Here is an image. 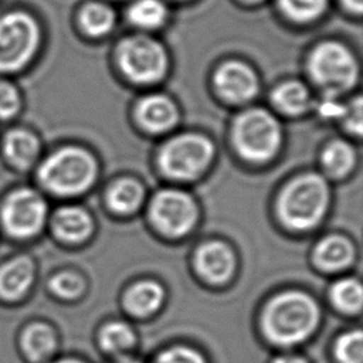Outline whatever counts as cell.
I'll list each match as a JSON object with an SVG mask.
<instances>
[{
  "mask_svg": "<svg viewBox=\"0 0 363 363\" xmlns=\"http://www.w3.org/2000/svg\"><path fill=\"white\" fill-rule=\"evenodd\" d=\"M319 306L303 291L289 289L272 298L262 315L267 337L282 346L303 342L318 326Z\"/></svg>",
  "mask_w": 363,
  "mask_h": 363,
  "instance_id": "1",
  "label": "cell"
},
{
  "mask_svg": "<svg viewBox=\"0 0 363 363\" xmlns=\"http://www.w3.org/2000/svg\"><path fill=\"white\" fill-rule=\"evenodd\" d=\"M329 206V187L316 173H305L294 179L282 191L278 211L292 230L306 231L320 223Z\"/></svg>",
  "mask_w": 363,
  "mask_h": 363,
  "instance_id": "2",
  "label": "cell"
},
{
  "mask_svg": "<svg viewBox=\"0 0 363 363\" xmlns=\"http://www.w3.org/2000/svg\"><path fill=\"white\" fill-rule=\"evenodd\" d=\"M41 183L52 193L74 196L85 191L95 179L96 164L94 157L82 149H61L41 164Z\"/></svg>",
  "mask_w": 363,
  "mask_h": 363,
  "instance_id": "3",
  "label": "cell"
},
{
  "mask_svg": "<svg viewBox=\"0 0 363 363\" xmlns=\"http://www.w3.org/2000/svg\"><path fill=\"white\" fill-rule=\"evenodd\" d=\"M233 139L238 153L254 163L274 157L282 142L281 125L265 109L254 108L240 113L234 121Z\"/></svg>",
  "mask_w": 363,
  "mask_h": 363,
  "instance_id": "4",
  "label": "cell"
},
{
  "mask_svg": "<svg viewBox=\"0 0 363 363\" xmlns=\"http://www.w3.org/2000/svg\"><path fill=\"white\" fill-rule=\"evenodd\" d=\"M214 155L211 142L196 133H184L170 139L159 152V166L174 179H193L203 173Z\"/></svg>",
  "mask_w": 363,
  "mask_h": 363,
  "instance_id": "5",
  "label": "cell"
},
{
  "mask_svg": "<svg viewBox=\"0 0 363 363\" xmlns=\"http://www.w3.org/2000/svg\"><path fill=\"white\" fill-rule=\"evenodd\" d=\"M309 72L329 94L349 89L357 79V64L350 51L339 43H323L309 58Z\"/></svg>",
  "mask_w": 363,
  "mask_h": 363,
  "instance_id": "6",
  "label": "cell"
},
{
  "mask_svg": "<svg viewBox=\"0 0 363 363\" xmlns=\"http://www.w3.org/2000/svg\"><path fill=\"white\" fill-rule=\"evenodd\" d=\"M118 60L125 75L138 84L159 81L167 68L163 47L146 35H133L122 41Z\"/></svg>",
  "mask_w": 363,
  "mask_h": 363,
  "instance_id": "7",
  "label": "cell"
},
{
  "mask_svg": "<svg viewBox=\"0 0 363 363\" xmlns=\"http://www.w3.org/2000/svg\"><path fill=\"white\" fill-rule=\"evenodd\" d=\"M38 27L26 13H11L0 18V71L21 68L34 54Z\"/></svg>",
  "mask_w": 363,
  "mask_h": 363,
  "instance_id": "8",
  "label": "cell"
},
{
  "mask_svg": "<svg viewBox=\"0 0 363 363\" xmlns=\"http://www.w3.org/2000/svg\"><path fill=\"white\" fill-rule=\"evenodd\" d=\"M150 218L164 234L179 237L194 225L197 210L191 197L176 189H164L150 201Z\"/></svg>",
  "mask_w": 363,
  "mask_h": 363,
  "instance_id": "9",
  "label": "cell"
},
{
  "mask_svg": "<svg viewBox=\"0 0 363 363\" xmlns=\"http://www.w3.org/2000/svg\"><path fill=\"white\" fill-rule=\"evenodd\" d=\"M47 206L40 194L23 189L10 194L4 203L1 218L7 231L16 237L35 234L45 220Z\"/></svg>",
  "mask_w": 363,
  "mask_h": 363,
  "instance_id": "10",
  "label": "cell"
},
{
  "mask_svg": "<svg viewBox=\"0 0 363 363\" xmlns=\"http://www.w3.org/2000/svg\"><path fill=\"white\" fill-rule=\"evenodd\" d=\"M217 91L230 102H245L254 98L258 81L254 71L238 61L223 64L214 77Z\"/></svg>",
  "mask_w": 363,
  "mask_h": 363,
  "instance_id": "11",
  "label": "cell"
},
{
  "mask_svg": "<svg viewBox=\"0 0 363 363\" xmlns=\"http://www.w3.org/2000/svg\"><path fill=\"white\" fill-rule=\"evenodd\" d=\"M194 261L197 271L214 284L227 281L235 267L231 250L221 241H210L200 245Z\"/></svg>",
  "mask_w": 363,
  "mask_h": 363,
  "instance_id": "12",
  "label": "cell"
},
{
  "mask_svg": "<svg viewBox=\"0 0 363 363\" xmlns=\"http://www.w3.org/2000/svg\"><path fill=\"white\" fill-rule=\"evenodd\" d=\"M138 121L150 132H164L177 122V109L164 95L143 98L136 108Z\"/></svg>",
  "mask_w": 363,
  "mask_h": 363,
  "instance_id": "13",
  "label": "cell"
},
{
  "mask_svg": "<svg viewBox=\"0 0 363 363\" xmlns=\"http://www.w3.org/2000/svg\"><path fill=\"white\" fill-rule=\"evenodd\" d=\"M52 228L58 238L67 242H81L92 231V218L81 207H62L54 214Z\"/></svg>",
  "mask_w": 363,
  "mask_h": 363,
  "instance_id": "14",
  "label": "cell"
},
{
  "mask_svg": "<svg viewBox=\"0 0 363 363\" xmlns=\"http://www.w3.org/2000/svg\"><path fill=\"white\" fill-rule=\"evenodd\" d=\"M354 257L353 245L340 235H330L319 241L313 258L319 268L325 271H339L346 268Z\"/></svg>",
  "mask_w": 363,
  "mask_h": 363,
  "instance_id": "15",
  "label": "cell"
},
{
  "mask_svg": "<svg viewBox=\"0 0 363 363\" xmlns=\"http://www.w3.org/2000/svg\"><path fill=\"white\" fill-rule=\"evenodd\" d=\"M33 264L28 258H16L0 269V296L20 298L33 282Z\"/></svg>",
  "mask_w": 363,
  "mask_h": 363,
  "instance_id": "16",
  "label": "cell"
},
{
  "mask_svg": "<svg viewBox=\"0 0 363 363\" xmlns=\"http://www.w3.org/2000/svg\"><path fill=\"white\" fill-rule=\"evenodd\" d=\"M163 296V288L157 282L140 281L125 294L123 303L130 313L146 316L153 313L162 305Z\"/></svg>",
  "mask_w": 363,
  "mask_h": 363,
  "instance_id": "17",
  "label": "cell"
},
{
  "mask_svg": "<svg viewBox=\"0 0 363 363\" xmlns=\"http://www.w3.org/2000/svg\"><path fill=\"white\" fill-rule=\"evenodd\" d=\"M271 99L279 111L288 115H299L311 105L309 91L298 81H288L278 85L271 94Z\"/></svg>",
  "mask_w": 363,
  "mask_h": 363,
  "instance_id": "18",
  "label": "cell"
},
{
  "mask_svg": "<svg viewBox=\"0 0 363 363\" xmlns=\"http://www.w3.org/2000/svg\"><path fill=\"white\" fill-rule=\"evenodd\" d=\"M7 157L18 167L30 166L38 153L37 139L27 130H13L4 142Z\"/></svg>",
  "mask_w": 363,
  "mask_h": 363,
  "instance_id": "19",
  "label": "cell"
},
{
  "mask_svg": "<svg viewBox=\"0 0 363 363\" xmlns=\"http://www.w3.org/2000/svg\"><path fill=\"white\" fill-rule=\"evenodd\" d=\"M23 349L31 360H44L55 349V335L48 326L43 323L31 325L24 332Z\"/></svg>",
  "mask_w": 363,
  "mask_h": 363,
  "instance_id": "20",
  "label": "cell"
},
{
  "mask_svg": "<svg viewBox=\"0 0 363 363\" xmlns=\"http://www.w3.org/2000/svg\"><path fill=\"white\" fill-rule=\"evenodd\" d=\"M143 200L142 186L132 179L118 180L108 191V203L118 213L135 211Z\"/></svg>",
  "mask_w": 363,
  "mask_h": 363,
  "instance_id": "21",
  "label": "cell"
},
{
  "mask_svg": "<svg viewBox=\"0 0 363 363\" xmlns=\"http://www.w3.org/2000/svg\"><path fill=\"white\" fill-rule=\"evenodd\" d=\"M354 164V150L343 140H333L322 155V166L330 176L340 177L347 174Z\"/></svg>",
  "mask_w": 363,
  "mask_h": 363,
  "instance_id": "22",
  "label": "cell"
},
{
  "mask_svg": "<svg viewBox=\"0 0 363 363\" xmlns=\"http://www.w3.org/2000/svg\"><path fill=\"white\" fill-rule=\"evenodd\" d=\"M330 298L336 308L343 312H359L363 303L362 284L354 278H343L330 288Z\"/></svg>",
  "mask_w": 363,
  "mask_h": 363,
  "instance_id": "23",
  "label": "cell"
},
{
  "mask_svg": "<svg viewBox=\"0 0 363 363\" xmlns=\"http://www.w3.org/2000/svg\"><path fill=\"white\" fill-rule=\"evenodd\" d=\"M99 340L106 352L121 354L133 347L135 333L132 328L123 322H111L101 329Z\"/></svg>",
  "mask_w": 363,
  "mask_h": 363,
  "instance_id": "24",
  "label": "cell"
},
{
  "mask_svg": "<svg viewBox=\"0 0 363 363\" xmlns=\"http://www.w3.org/2000/svg\"><path fill=\"white\" fill-rule=\"evenodd\" d=\"M115 21V13L102 3L86 4L81 11V24L91 35L106 34Z\"/></svg>",
  "mask_w": 363,
  "mask_h": 363,
  "instance_id": "25",
  "label": "cell"
},
{
  "mask_svg": "<svg viewBox=\"0 0 363 363\" xmlns=\"http://www.w3.org/2000/svg\"><path fill=\"white\" fill-rule=\"evenodd\" d=\"M128 16L133 24L153 28L164 21L167 11L160 0H136L130 6Z\"/></svg>",
  "mask_w": 363,
  "mask_h": 363,
  "instance_id": "26",
  "label": "cell"
},
{
  "mask_svg": "<svg viewBox=\"0 0 363 363\" xmlns=\"http://www.w3.org/2000/svg\"><path fill=\"white\" fill-rule=\"evenodd\" d=\"M336 357L340 363L363 362V336L360 330L346 332L336 343Z\"/></svg>",
  "mask_w": 363,
  "mask_h": 363,
  "instance_id": "27",
  "label": "cell"
},
{
  "mask_svg": "<svg viewBox=\"0 0 363 363\" xmlns=\"http://www.w3.org/2000/svg\"><path fill=\"white\" fill-rule=\"evenodd\" d=\"M282 10L298 21L318 17L326 7V0H279Z\"/></svg>",
  "mask_w": 363,
  "mask_h": 363,
  "instance_id": "28",
  "label": "cell"
},
{
  "mask_svg": "<svg viewBox=\"0 0 363 363\" xmlns=\"http://www.w3.org/2000/svg\"><path fill=\"white\" fill-rule=\"evenodd\" d=\"M50 286L55 295L64 299H74L81 295L84 289V282L78 275L74 274H60L54 277Z\"/></svg>",
  "mask_w": 363,
  "mask_h": 363,
  "instance_id": "29",
  "label": "cell"
},
{
  "mask_svg": "<svg viewBox=\"0 0 363 363\" xmlns=\"http://www.w3.org/2000/svg\"><path fill=\"white\" fill-rule=\"evenodd\" d=\"M153 363H204L201 354L187 346H173L163 350Z\"/></svg>",
  "mask_w": 363,
  "mask_h": 363,
  "instance_id": "30",
  "label": "cell"
},
{
  "mask_svg": "<svg viewBox=\"0 0 363 363\" xmlns=\"http://www.w3.org/2000/svg\"><path fill=\"white\" fill-rule=\"evenodd\" d=\"M20 106V98L14 86L0 81V116L10 118L13 116Z\"/></svg>",
  "mask_w": 363,
  "mask_h": 363,
  "instance_id": "31",
  "label": "cell"
},
{
  "mask_svg": "<svg viewBox=\"0 0 363 363\" xmlns=\"http://www.w3.org/2000/svg\"><path fill=\"white\" fill-rule=\"evenodd\" d=\"M352 108H346V112L343 115L345 119V125L347 128V130H350L352 133L360 135L362 133V99L356 98V101L350 105Z\"/></svg>",
  "mask_w": 363,
  "mask_h": 363,
  "instance_id": "32",
  "label": "cell"
},
{
  "mask_svg": "<svg viewBox=\"0 0 363 363\" xmlns=\"http://www.w3.org/2000/svg\"><path fill=\"white\" fill-rule=\"evenodd\" d=\"M318 109H319L320 116H323L326 119L343 118V115L346 112V106L343 104H340L337 99H335L333 96H326L325 99H322L318 105Z\"/></svg>",
  "mask_w": 363,
  "mask_h": 363,
  "instance_id": "33",
  "label": "cell"
},
{
  "mask_svg": "<svg viewBox=\"0 0 363 363\" xmlns=\"http://www.w3.org/2000/svg\"><path fill=\"white\" fill-rule=\"evenodd\" d=\"M274 363H306V360H303L299 356H279L274 360Z\"/></svg>",
  "mask_w": 363,
  "mask_h": 363,
  "instance_id": "34",
  "label": "cell"
},
{
  "mask_svg": "<svg viewBox=\"0 0 363 363\" xmlns=\"http://www.w3.org/2000/svg\"><path fill=\"white\" fill-rule=\"evenodd\" d=\"M347 9H350L354 13H360L363 7V0H343Z\"/></svg>",
  "mask_w": 363,
  "mask_h": 363,
  "instance_id": "35",
  "label": "cell"
},
{
  "mask_svg": "<svg viewBox=\"0 0 363 363\" xmlns=\"http://www.w3.org/2000/svg\"><path fill=\"white\" fill-rule=\"evenodd\" d=\"M57 363H82L79 360H75V359H65V360H60Z\"/></svg>",
  "mask_w": 363,
  "mask_h": 363,
  "instance_id": "36",
  "label": "cell"
},
{
  "mask_svg": "<svg viewBox=\"0 0 363 363\" xmlns=\"http://www.w3.org/2000/svg\"><path fill=\"white\" fill-rule=\"evenodd\" d=\"M119 363H138V362H135V360H122Z\"/></svg>",
  "mask_w": 363,
  "mask_h": 363,
  "instance_id": "37",
  "label": "cell"
},
{
  "mask_svg": "<svg viewBox=\"0 0 363 363\" xmlns=\"http://www.w3.org/2000/svg\"><path fill=\"white\" fill-rule=\"evenodd\" d=\"M247 1H257V0H247Z\"/></svg>",
  "mask_w": 363,
  "mask_h": 363,
  "instance_id": "38",
  "label": "cell"
}]
</instances>
